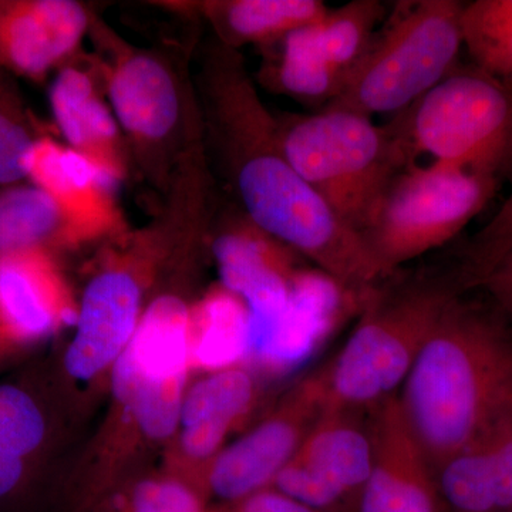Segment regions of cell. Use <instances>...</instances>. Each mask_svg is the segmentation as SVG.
I'll return each instance as SVG.
<instances>
[{"mask_svg":"<svg viewBox=\"0 0 512 512\" xmlns=\"http://www.w3.org/2000/svg\"><path fill=\"white\" fill-rule=\"evenodd\" d=\"M202 90V126L247 220L362 301L383 278L359 235L289 163L276 117L262 103L238 50L215 42L202 69Z\"/></svg>","mask_w":512,"mask_h":512,"instance_id":"cell-1","label":"cell"},{"mask_svg":"<svg viewBox=\"0 0 512 512\" xmlns=\"http://www.w3.org/2000/svg\"><path fill=\"white\" fill-rule=\"evenodd\" d=\"M400 402L431 466L474 443L512 403V335L500 316L457 296L424 342Z\"/></svg>","mask_w":512,"mask_h":512,"instance_id":"cell-2","label":"cell"},{"mask_svg":"<svg viewBox=\"0 0 512 512\" xmlns=\"http://www.w3.org/2000/svg\"><path fill=\"white\" fill-rule=\"evenodd\" d=\"M466 292L458 268L396 272L363 296L360 320L329 372L326 410L379 404L406 382L441 315Z\"/></svg>","mask_w":512,"mask_h":512,"instance_id":"cell-3","label":"cell"},{"mask_svg":"<svg viewBox=\"0 0 512 512\" xmlns=\"http://www.w3.org/2000/svg\"><path fill=\"white\" fill-rule=\"evenodd\" d=\"M289 163L357 235L394 178L416 163L389 124L346 110L276 117Z\"/></svg>","mask_w":512,"mask_h":512,"instance_id":"cell-4","label":"cell"},{"mask_svg":"<svg viewBox=\"0 0 512 512\" xmlns=\"http://www.w3.org/2000/svg\"><path fill=\"white\" fill-rule=\"evenodd\" d=\"M463 8L457 0L397 2L325 109L372 119L412 106L456 69Z\"/></svg>","mask_w":512,"mask_h":512,"instance_id":"cell-5","label":"cell"},{"mask_svg":"<svg viewBox=\"0 0 512 512\" xmlns=\"http://www.w3.org/2000/svg\"><path fill=\"white\" fill-rule=\"evenodd\" d=\"M390 127L420 154L498 180L512 167V86L474 67L453 70Z\"/></svg>","mask_w":512,"mask_h":512,"instance_id":"cell-6","label":"cell"},{"mask_svg":"<svg viewBox=\"0 0 512 512\" xmlns=\"http://www.w3.org/2000/svg\"><path fill=\"white\" fill-rule=\"evenodd\" d=\"M497 183L436 161L409 165L384 191L359 234L379 275L386 278L456 238L484 210Z\"/></svg>","mask_w":512,"mask_h":512,"instance_id":"cell-7","label":"cell"},{"mask_svg":"<svg viewBox=\"0 0 512 512\" xmlns=\"http://www.w3.org/2000/svg\"><path fill=\"white\" fill-rule=\"evenodd\" d=\"M103 66L109 104L126 138L130 158L154 183H173L192 151L190 99L181 76L153 50L121 45Z\"/></svg>","mask_w":512,"mask_h":512,"instance_id":"cell-8","label":"cell"},{"mask_svg":"<svg viewBox=\"0 0 512 512\" xmlns=\"http://www.w3.org/2000/svg\"><path fill=\"white\" fill-rule=\"evenodd\" d=\"M188 335L187 303L168 293L158 296L114 363L113 392L151 439H167L180 423Z\"/></svg>","mask_w":512,"mask_h":512,"instance_id":"cell-9","label":"cell"},{"mask_svg":"<svg viewBox=\"0 0 512 512\" xmlns=\"http://www.w3.org/2000/svg\"><path fill=\"white\" fill-rule=\"evenodd\" d=\"M326 409L322 373L296 389L285 412L265 421L215 458L210 473L212 493L239 501L258 493L295 456L305 431Z\"/></svg>","mask_w":512,"mask_h":512,"instance_id":"cell-10","label":"cell"},{"mask_svg":"<svg viewBox=\"0 0 512 512\" xmlns=\"http://www.w3.org/2000/svg\"><path fill=\"white\" fill-rule=\"evenodd\" d=\"M92 26L74 0H0V70L42 82L74 59Z\"/></svg>","mask_w":512,"mask_h":512,"instance_id":"cell-11","label":"cell"},{"mask_svg":"<svg viewBox=\"0 0 512 512\" xmlns=\"http://www.w3.org/2000/svg\"><path fill=\"white\" fill-rule=\"evenodd\" d=\"M25 171L63 212L74 242L110 234L123 224L117 204L121 181L67 144L40 137L26 156Z\"/></svg>","mask_w":512,"mask_h":512,"instance_id":"cell-12","label":"cell"},{"mask_svg":"<svg viewBox=\"0 0 512 512\" xmlns=\"http://www.w3.org/2000/svg\"><path fill=\"white\" fill-rule=\"evenodd\" d=\"M370 439L373 466L362 487L360 512H439L433 466L399 397L379 403Z\"/></svg>","mask_w":512,"mask_h":512,"instance_id":"cell-13","label":"cell"},{"mask_svg":"<svg viewBox=\"0 0 512 512\" xmlns=\"http://www.w3.org/2000/svg\"><path fill=\"white\" fill-rule=\"evenodd\" d=\"M141 286L136 274L114 266L94 276L84 289L77 332L64 356V369L77 380H90L133 339L140 322Z\"/></svg>","mask_w":512,"mask_h":512,"instance_id":"cell-14","label":"cell"},{"mask_svg":"<svg viewBox=\"0 0 512 512\" xmlns=\"http://www.w3.org/2000/svg\"><path fill=\"white\" fill-rule=\"evenodd\" d=\"M50 106L67 146L114 175L126 178L130 167L126 138L90 66L70 60L57 70Z\"/></svg>","mask_w":512,"mask_h":512,"instance_id":"cell-15","label":"cell"},{"mask_svg":"<svg viewBox=\"0 0 512 512\" xmlns=\"http://www.w3.org/2000/svg\"><path fill=\"white\" fill-rule=\"evenodd\" d=\"M69 309L47 251L0 255V335L30 342L52 332Z\"/></svg>","mask_w":512,"mask_h":512,"instance_id":"cell-16","label":"cell"},{"mask_svg":"<svg viewBox=\"0 0 512 512\" xmlns=\"http://www.w3.org/2000/svg\"><path fill=\"white\" fill-rule=\"evenodd\" d=\"M218 42L238 50L271 46L293 30L313 25L328 12L320 0H215L200 6Z\"/></svg>","mask_w":512,"mask_h":512,"instance_id":"cell-17","label":"cell"},{"mask_svg":"<svg viewBox=\"0 0 512 512\" xmlns=\"http://www.w3.org/2000/svg\"><path fill=\"white\" fill-rule=\"evenodd\" d=\"M254 397V382L241 369L221 370L195 384L181 409L184 450L207 458L220 448L229 427L245 412Z\"/></svg>","mask_w":512,"mask_h":512,"instance_id":"cell-18","label":"cell"},{"mask_svg":"<svg viewBox=\"0 0 512 512\" xmlns=\"http://www.w3.org/2000/svg\"><path fill=\"white\" fill-rule=\"evenodd\" d=\"M342 497L363 487L373 466L370 434L346 419L345 412L322 413L292 458Z\"/></svg>","mask_w":512,"mask_h":512,"instance_id":"cell-19","label":"cell"},{"mask_svg":"<svg viewBox=\"0 0 512 512\" xmlns=\"http://www.w3.org/2000/svg\"><path fill=\"white\" fill-rule=\"evenodd\" d=\"M212 251L225 288L247 299L252 316L272 318L284 311L293 281L282 274L261 235L227 232L215 239Z\"/></svg>","mask_w":512,"mask_h":512,"instance_id":"cell-20","label":"cell"},{"mask_svg":"<svg viewBox=\"0 0 512 512\" xmlns=\"http://www.w3.org/2000/svg\"><path fill=\"white\" fill-rule=\"evenodd\" d=\"M313 25L293 30L271 45L276 52L266 63L264 80L269 89L322 110L336 99L345 76L319 55Z\"/></svg>","mask_w":512,"mask_h":512,"instance_id":"cell-21","label":"cell"},{"mask_svg":"<svg viewBox=\"0 0 512 512\" xmlns=\"http://www.w3.org/2000/svg\"><path fill=\"white\" fill-rule=\"evenodd\" d=\"M73 244L63 212L35 185L0 188V255Z\"/></svg>","mask_w":512,"mask_h":512,"instance_id":"cell-22","label":"cell"},{"mask_svg":"<svg viewBox=\"0 0 512 512\" xmlns=\"http://www.w3.org/2000/svg\"><path fill=\"white\" fill-rule=\"evenodd\" d=\"M318 286L308 276H296L284 313L255 359L276 370L293 369L308 360L329 328Z\"/></svg>","mask_w":512,"mask_h":512,"instance_id":"cell-23","label":"cell"},{"mask_svg":"<svg viewBox=\"0 0 512 512\" xmlns=\"http://www.w3.org/2000/svg\"><path fill=\"white\" fill-rule=\"evenodd\" d=\"M384 16L386 6L379 0H352L339 8L328 9L313 25L319 55L346 76L366 52Z\"/></svg>","mask_w":512,"mask_h":512,"instance_id":"cell-24","label":"cell"},{"mask_svg":"<svg viewBox=\"0 0 512 512\" xmlns=\"http://www.w3.org/2000/svg\"><path fill=\"white\" fill-rule=\"evenodd\" d=\"M440 490L457 512L503 511L497 468L487 437H478L440 467Z\"/></svg>","mask_w":512,"mask_h":512,"instance_id":"cell-25","label":"cell"},{"mask_svg":"<svg viewBox=\"0 0 512 512\" xmlns=\"http://www.w3.org/2000/svg\"><path fill=\"white\" fill-rule=\"evenodd\" d=\"M463 45L478 69L495 77H512V0L464 3Z\"/></svg>","mask_w":512,"mask_h":512,"instance_id":"cell-26","label":"cell"},{"mask_svg":"<svg viewBox=\"0 0 512 512\" xmlns=\"http://www.w3.org/2000/svg\"><path fill=\"white\" fill-rule=\"evenodd\" d=\"M194 357L207 369H229L249 355V316L231 296L212 295L201 309Z\"/></svg>","mask_w":512,"mask_h":512,"instance_id":"cell-27","label":"cell"},{"mask_svg":"<svg viewBox=\"0 0 512 512\" xmlns=\"http://www.w3.org/2000/svg\"><path fill=\"white\" fill-rule=\"evenodd\" d=\"M42 404L25 387L0 384V453L32 463L46 444Z\"/></svg>","mask_w":512,"mask_h":512,"instance_id":"cell-28","label":"cell"},{"mask_svg":"<svg viewBox=\"0 0 512 512\" xmlns=\"http://www.w3.org/2000/svg\"><path fill=\"white\" fill-rule=\"evenodd\" d=\"M42 136L9 74L0 70V187L25 180L26 156Z\"/></svg>","mask_w":512,"mask_h":512,"instance_id":"cell-29","label":"cell"},{"mask_svg":"<svg viewBox=\"0 0 512 512\" xmlns=\"http://www.w3.org/2000/svg\"><path fill=\"white\" fill-rule=\"evenodd\" d=\"M512 249V192L487 225L468 241L458 271L468 289L477 288L485 275Z\"/></svg>","mask_w":512,"mask_h":512,"instance_id":"cell-30","label":"cell"},{"mask_svg":"<svg viewBox=\"0 0 512 512\" xmlns=\"http://www.w3.org/2000/svg\"><path fill=\"white\" fill-rule=\"evenodd\" d=\"M131 512H202L190 488L171 480H146L131 497Z\"/></svg>","mask_w":512,"mask_h":512,"instance_id":"cell-31","label":"cell"},{"mask_svg":"<svg viewBox=\"0 0 512 512\" xmlns=\"http://www.w3.org/2000/svg\"><path fill=\"white\" fill-rule=\"evenodd\" d=\"M478 286L487 289L500 311L512 318V249L494 265Z\"/></svg>","mask_w":512,"mask_h":512,"instance_id":"cell-32","label":"cell"},{"mask_svg":"<svg viewBox=\"0 0 512 512\" xmlns=\"http://www.w3.org/2000/svg\"><path fill=\"white\" fill-rule=\"evenodd\" d=\"M232 512H319L306 507L279 491H258L241 501Z\"/></svg>","mask_w":512,"mask_h":512,"instance_id":"cell-33","label":"cell"}]
</instances>
